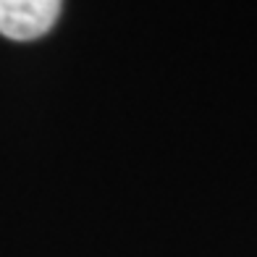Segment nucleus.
<instances>
[{
    "label": "nucleus",
    "instance_id": "obj_1",
    "mask_svg": "<svg viewBox=\"0 0 257 257\" xmlns=\"http://www.w3.org/2000/svg\"><path fill=\"white\" fill-rule=\"evenodd\" d=\"M63 0H0V34L8 40H37L58 21Z\"/></svg>",
    "mask_w": 257,
    "mask_h": 257
}]
</instances>
